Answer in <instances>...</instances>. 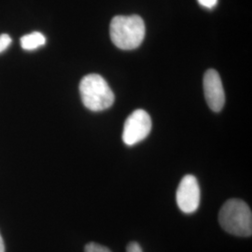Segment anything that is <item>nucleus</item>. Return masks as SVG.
<instances>
[{"instance_id": "obj_1", "label": "nucleus", "mask_w": 252, "mask_h": 252, "mask_svg": "<svg viewBox=\"0 0 252 252\" xmlns=\"http://www.w3.org/2000/svg\"><path fill=\"white\" fill-rule=\"evenodd\" d=\"M110 38L122 50H134L139 47L145 37V24L138 15L115 16L110 23Z\"/></svg>"}, {"instance_id": "obj_2", "label": "nucleus", "mask_w": 252, "mask_h": 252, "mask_svg": "<svg viewBox=\"0 0 252 252\" xmlns=\"http://www.w3.org/2000/svg\"><path fill=\"white\" fill-rule=\"evenodd\" d=\"M219 222L229 234L244 237L252 234V210L243 200L226 201L220 210Z\"/></svg>"}, {"instance_id": "obj_3", "label": "nucleus", "mask_w": 252, "mask_h": 252, "mask_svg": "<svg viewBox=\"0 0 252 252\" xmlns=\"http://www.w3.org/2000/svg\"><path fill=\"white\" fill-rule=\"evenodd\" d=\"M80 93L83 105L92 111H102L114 103V94L100 75L90 74L82 78Z\"/></svg>"}, {"instance_id": "obj_4", "label": "nucleus", "mask_w": 252, "mask_h": 252, "mask_svg": "<svg viewBox=\"0 0 252 252\" xmlns=\"http://www.w3.org/2000/svg\"><path fill=\"white\" fill-rule=\"evenodd\" d=\"M152 130V120L143 109H136L127 118L124 126L123 140L126 145L133 146L144 140Z\"/></svg>"}, {"instance_id": "obj_5", "label": "nucleus", "mask_w": 252, "mask_h": 252, "mask_svg": "<svg viewBox=\"0 0 252 252\" xmlns=\"http://www.w3.org/2000/svg\"><path fill=\"white\" fill-rule=\"evenodd\" d=\"M200 197V187L196 178L192 175L185 176L180 181L176 195L180 210L186 214L195 212L198 209Z\"/></svg>"}, {"instance_id": "obj_6", "label": "nucleus", "mask_w": 252, "mask_h": 252, "mask_svg": "<svg viewBox=\"0 0 252 252\" xmlns=\"http://www.w3.org/2000/svg\"><path fill=\"white\" fill-rule=\"evenodd\" d=\"M204 91L209 108L213 111H220L225 103V94L219 73L208 69L204 77Z\"/></svg>"}, {"instance_id": "obj_7", "label": "nucleus", "mask_w": 252, "mask_h": 252, "mask_svg": "<svg viewBox=\"0 0 252 252\" xmlns=\"http://www.w3.org/2000/svg\"><path fill=\"white\" fill-rule=\"evenodd\" d=\"M46 37L40 32H33L21 38V46L24 50L33 51L41 46L45 45Z\"/></svg>"}, {"instance_id": "obj_8", "label": "nucleus", "mask_w": 252, "mask_h": 252, "mask_svg": "<svg viewBox=\"0 0 252 252\" xmlns=\"http://www.w3.org/2000/svg\"><path fill=\"white\" fill-rule=\"evenodd\" d=\"M85 252H111V251L100 244L92 242L86 245Z\"/></svg>"}, {"instance_id": "obj_9", "label": "nucleus", "mask_w": 252, "mask_h": 252, "mask_svg": "<svg viewBox=\"0 0 252 252\" xmlns=\"http://www.w3.org/2000/svg\"><path fill=\"white\" fill-rule=\"evenodd\" d=\"M11 44V38L8 34L0 35V54L6 51Z\"/></svg>"}, {"instance_id": "obj_10", "label": "nucleus", "mask_w": 252, "mask_h": 252, "mask_svg": "<svg viewBox=\"0 0 252 252\" xmlns=\"http://www.w3.org/2000/svg\"><path fill=\"white\" fill-rule=\"evenodd\" d=\"M199 4L207 9H213L218 3V0H197Z\"/></svg>"}, {"instance_id": "obj_11", "label": "nucleus", "mask_w": 252, "mask_h": 252, "mask_svg": "<svg viewBox=\"0 0 252 252\" xmlns=\"http://www.w3.org/2000/svg\"><path fill=\"white\" fill-rule=\"evenodd\" d=\"M126 252H143V250L139 244L136 242H131L128 244L126 248Z\"/></svg>"}, {"instance_id": "obj_12", "label": "nucleus", "mask_w": 252, "mask_h": 252, "mask_svg": "<svg viewBox=\"0 0 252 252\" xmlns=\"http://www.w3.org/2000/svg\"><path fill=\"white\" fill-rule=\"evenodd\" d=\"M0 252H5V246H4L3 239L1 237V234H0Z\"/></svg>"}]
</instances>
